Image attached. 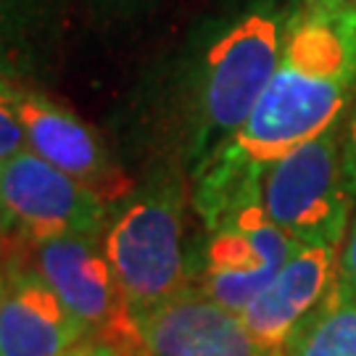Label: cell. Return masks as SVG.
<instances>
[{"instance_id": "6da1fadb", "label": "cell", "mask_w": 356, "mask_h": 356, "mask_svg": "<svg viewBox=\"0 0 356 356\" xmlns=\"http://www.w3.org/2000/svg\"><path fill=\"white\" fill-rule=\"evenodd\" d=\"M356 88V3L301 6L267 90L238 135L198 166L195 204L209 227L248 193L264 166L343 119Z\"/></svg>"}, {"instance_id": "7a4b0ae2", "label": "cell", "mask_w": 356, "mask_h": 356, "mask_svg": "<svg viewBox=\"0 0 356 356\" xmlns=\"http://www.w3.org/2000/svg\"><path fill=\"white\" fill-rule=\"evenodd\" d=\"M301 6V0L296 6L264 0L232 22L206 51L195 122V153L201 164L222 151L248 122L280 64Z\"/></svg>"}, {"instance_id": "3957f363", "label": "cell", "mask_w": 356, "mask_h": 356, "mask_svg": "<svg viewBox=\"0 0 356 356\" xmlns=\"http://www.w3.org/2000/svg\"><path fill=\"white\" fill-rule=\"evenodd\" d=\"M261 204L298 245H338L351 222L354 198L341 164V122L264 166Z\"/></svg>"}, {"instance_id": "277c9868", "label": "cell", "mask_w": 356, "mask_h": 356, "mask_svg": "<svg viewBox=\"0 0 356 356\" xmlns=\"http://www.w3.org/2000/svg\"><path fill=\"white\" fill-rule=\"evenodd\" d=\"M103 251L135 317L188 288L182 256V211L172 191L129 201L103 238Z\"/></svg>"}, {"instance_id": "5b68a950", "label": "cell", "mask_w": 356, "mask_h": 356, "mask_svg": "<svg viewBox=\"0 0 356 356\" xmlns=\"http://www.w3.org/2000/svg\"><path fill=\"white\" fill-rule=\"evenodd\" d=\"M32 269L85 322L90 338L122 356H140V330L116 282L98 235H64L32 243Z\"/></svg>"}, {"instance_id": "8992f818", "label": "cell", "mask_w": 356, "mask_h": 356, "mask_svg": "<svg viewBox=\"0 0 356 356\" xmlns=\"http://www.w3.org/2000/svg\"><path fill=\"white\" fill-rule=\"evenodd\" d=\"M106 206L79 179L29 148L0 164V232H11L24 245L64 235H98Z\"/></svg>"}, {"instance_id": "52a82bcc", "label": "cell", "mask_w": 356, "mask_h": 356, "mask_svg": "<svg viewBox=\"0 0 356 356\" xmlns=\"http://www.w3.org/2000/svg\"><path fill=\"white\" fill-rule=\"evenodd\" d=\"M296 248L298 243L272 222L259 191L248 193L211 227L201 291L243 314Z\"/></svg>"}, {"instance_id": "ba28073f", "label": "cell", "mask_w": 356, "mask_h": 356, "mask_svg": "<svg viewBox=\"0 0 356 356\" xmlns=\"http://www.w3.org/2000/svg\"><path fill=\"white\" fill-rule=\"evenodd\" d=\"M11 98L24 124L29 151L79 179L106 204H116L132 191L122 166L79 116L29 90L11 88Z\"/></svg>"}, {"instance_id": "9c48e42d", "label": "cell", "mask_w": 356, "mask_h": 356, "mask_svg": "<svg viewBox=\"0 0 356 356\" xmlns=\"http://www.w3.org/2000/svg\"><path fill=\"white\" fill-rule=\"evenodd\" d=\"M135 319L140 356H275L256 343L241 314L191 285Z\"/></svg>"}, {"instance_id": "30bf717a", "label": "cell", "mask_w": 356, "mask_h": 356, "mask_svg": "<svg viewBox=\"0 0 356 356\" xmlns=\"http://www.w3.org/2000/svg\"><path fill=\"white\" fill-rule=\"evenodd\" d=\"M338 245H298L241 317L256 343L282 356L296 325L338 280Z\"/></svg>"}, {"instance_id": "8fae6325", "label": "cell", "mask_w": 356, "mask_h": 356, "mask_svg": "<svg viewBox=\"0 0 356 356\" xmlns=\"http://www.w3.org/2000/svg\"><path fill=\"white\" fill-rule=\"evenodd\" d=\"M0 309V356H61L90 338L61 296L22 261H11Z\"/></svg>"}, {"instance_id": "7c38bea8", "label": "cell", "mask_w": 356, "mask_h": 356, "mask_svg": "<svg viewBox=\"0 0 356 356\" xmlns=\"http://www.w3.org/2000/svg\"><path fill=\"white\" fill-rule=\"evenodd\" d=\"M282 356H356V296L335 282L296 325Z\"/></svg>"}, {"instance_id": "4fadbf2b", "label": "cell", "mask_w": 356, "mask_h": 356, "mask_svg": "<svg viewBox=\"0 0 356 356\" xmlns=\"http://www.w3.org/2000/svg\"><path fill=\"white\" fill-rule=\"evenodd\" d=\"M26 148H29V143H26V132L19 119V111L13 106L11 85L0 82V164Z\"/></svg>"}, {"instance_id": "5bb4252c", "label": "cell", "mask_w": 356, "mask_h": 356, "mask_svg": "<svg viewBox=\"0 0 356 356\" xmlns=\"http://www.w3.org/2000/svg\"><path fill=\"white\" fill-rule=\"evenodd\" d=\"M341 164H343L346 188L356 204V101L348 103L341 119Z\"/></svg>"}, {"instance_id": "9a60e30c", "label": "cell", "mask_w": 356, "mask_h": 356, "mask_svg": "<svg viewBox=\"0 0 356 356\" xmlns=\"http://www.w3.org/2000/svg\"><path fill=\"white\" fill-rule=\"evenodd\" d=\"M58 0H0V29L29 24L38 13L53 8Z\"/></svg>"}, {"instance_id": "2e32d148", "label": "cell", "mask_w": 356, "mask_h": 356, "mask_svg": "<svg viewBox=\"0 0 356 356\" xmlns=\"http://www.w3.org/2000/svg\"><path fill=\"white\" fill-rule=\"evenodd\" d=\"M335 282L343 293L356 296V222L348 229V241L338 259V280Z\"/></svg>"}, {"instance_id": "e0dca14e", "label": "cell", "mask_w": 356, "mask_h": 356, "mask_svg": "<svg viewBox=\"0 0 356 356\" xmlns=\"http://www.w3.org/2000/svg\"><path fill=\"white\" fill-rule=\"evenodd\" d=\"M61 356H122L114 346L103 343V341H95V338H88L82 343L72 346L69 351H64Z\"/></svg>"}, {"instance_id": "ac0fdd59", "label": "cell", "mask_w": 356, "mask_h": 356, "mask_svg": "<svg viewBox=\"0 0 356 356\" xmlns=\"http://www.w3.org/2000/svg\"><path fill=\"white\" fill-rule=\"evenodd\" d=\"M6 293H8V269L0 259V309H3V301H6Z\"/></svg>"}, {"instance_id": "d6986e66", "label": "cell", "mask_w": 356, "mask_h": 356, "mask_svg": "<svg viewBox=\"0 0 356 356\" xmlns=\"http://www.w3.org/2000/svg\"><path fill=\"white\" fill-rule=\"evenodd\" d=\"M304 6H312V3H356V0H301Z\"/></svg>"}, {"instance_id": "ffe728a7", "label": "cell", "mask_w": 356, "mask_h": 356, "mask_svg": "<svg viewBox=\"0 0 356 356\" xmlns=\"http://www.w3.org/2000/svg\"><path fill=\"white\" fill-rule=\"evenodd\" d=\"M116 3H124V0H116Z\"/></svg>"}]
</instances>
